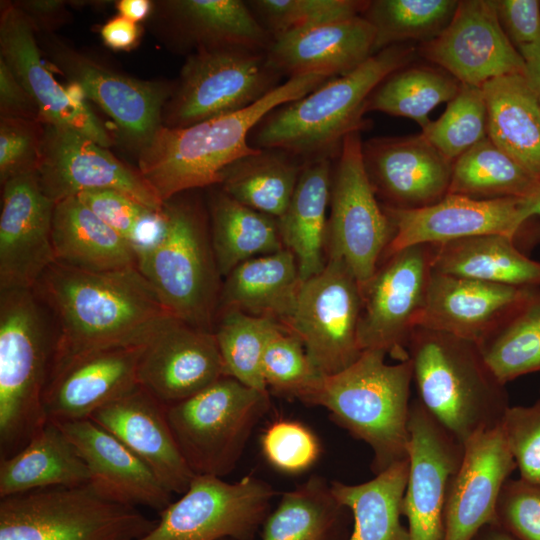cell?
I'll use <instances>...</instances> for the list:
<instances>
[{"instance_id":"cell-1","label":"cell","mask_w":540,"mask_h":540,"mask_svg":"<svg viewBox=\"0 0 540 540\" xmlns=\"http://www.w3.org/2000/svg\"><path fill=\"white\" fill-rule=\"evenodd\" d=\"M33 291L56 329L49 376L94 352L145 346L173 317L138 268L92 272L54 262Z\"/></svg>"},{"instance_id":"cell-2","label":"cell","mask_w":540,"mask_h":540,"mask_svg":"<svg viewBox=\"0 0 540 540\" xmlns=\"http://www.w3.org/2000/svg\"><path fill=\"white\" fill-rule=\"evenodd\" d=\"M330 78L325 73L291 77L240 111L188 127L162 126L140 150L139 172L164 202L189 189L220 184L229 165L258 150L250 145L249 137L268 113Z\"/></svg>"},{"instance_id":"cell-3","label":"cell","mask_w":540,"mask_h":540,"mask_svg":"<svg viewBox=\"0 0 540 540\" xmlns=\"http://www.w3.org/2000/svg\"><path fill=\"white\" fill-rule=\"evenodd\" d=\"M414 54L415 48L406 43L387 47L350 73L277 107L252 130L250 145L282 149L304 162L338 156L344 138L366 125L363 115L373 90Z\"/></svg>"},{"instance_id":"cell-4","label":"cell","mask_w":540,"mask_h":540,"mask_svg":"<svg viewBox=\"0 0 540 540\" xmlns=\"http://www.w3.org/2000/svg\"><path fill=\"white\" fill-rule=\"evenodd\" d=\"M407 352L418 399L458 440L501 424L510 406L506 384L477 343L416 327Z\"/></svg>"},{"instance_id":"cell-5","label":"cell","mask_w":540,"mask_h":540,"mask_svg":"<svg viewBox=\"0 0 540 540\" xmlns=\"http://www.w3.org/2000/svg\"><path fill=\"white\" fill-rule=\"evenodd\" d=\"M386 355L381 350H363L349 367L324 376L311 401L328 409L335 422L368 444L374 474L408 458L413 366L409 358L388 364Z\"/></svg>"},{"instance_id":"cell-6","label":"cell","mask_w":540,"mask_h":540,"mask_svg":"<svg viewBox=\"0 0 540 540\" xmlns=\"http://www.w3.org/2000/svg\"><path fill=\"white\" fill-rule=\"evenodd\" d=\"M33 290L0 292V454L22 449L48 421L43 396L56 329Z\"/></svg>"},{"instance_id":"cell-7","label":"cell","mask_w":540,"mask_h":540,"mask_svg":"<svg viewBox=\"0 0 540 540\" xmlns=\"http://www.w3.org/2000/svg\"><path fill=\"white\" fill-rule=\"evenodd\" d=\"M156 523L136 507L101 497L89 484L0 500V540H139Z\"/></svg>"},{"instance_id":"cell-8","label":"cell","mask_w":540,"mask_h":540,"mask_svg":"<svg viewBox=\"0 0 540 540\" xmlns=\"http://www.w3.org/2000/svg\"><path fill=\"white\" fill-rule=\"evenodd\" d=\"M167 227L158 244L138 255V269L175 318L213 331L220 273L195 207L166 202Z\"/></svg>"},{"instance_id":"cell-9","label":"cell","mask_w":540,"mask_h":540,"mask_svg":"<svg viewBox=\"0 0 540 540\" xmlns=\"http://www.w3.org/2000/svg\"><path fill=\"white\" fill-rule=\"evenodd\" d=\"M269 405V394L223 376L195 395L166 407V417L191 471L221 478L235 468Z\"/></svg>"},{"instance_id":"cell-10","label":"cell","mask_w":540,"mask_h":540,"mask_svg":"<svg viewBox=\"0 0 540 540\" xmlns=\"http://www.w3.org/2000/svg\"><path fill=\"white\" fill-rule=\"evenodd\" d=\"M265 51L244 47L201 49L182 66L163 113V126L182 128L237 112L258 102L281 83Z\"/></svg>"},{"instance_id":"cell-11","label":"cell","mask_w":540,"mask_h":540,"mask_svg":"<svg viewBox=\"0 0 540 540\" xmlns=\"http://www.w3.org/2000/svg\"><path fill=\"white\" fill-rule=\"evenodd\" d=\"M361 310L356 277L342 259L329 257L321 272L302 281L293 312L282 326L301 341L315 369L330 376L362 353Z\"/></svg>"},{"instance_id":"cell-12","label":"cell","mask_w":540,"mask_h":540,"mask_svg":"<svg viewBox=\"0 0 540 540\" xmlns=\"http://www.w3.org/2000/svg\"><path fill=\"white\" fill-rule=\"evenodd\" d=\"M360 131L348 134L332 173L327 221L328 258L342 259L360 287L375 273L395 229L370 184Z\"/></svg>"},{"instance_id":"cell-13","label":"cell","mask_w":540,"mask_h":540,"mask_svg":"<svg viewBox=\"0 0 540 540\" xmlns=\"http://www.w3.org/2000/svg\"><path fill=\"white\" fill-rule=\"evenodd\" d=\"M272 487L246 476L235 483L195 475L181 498L139 540H253L269 514Z\"/></svg>"},{"instance_id":"cell-14","label":"cell","mask_w":540,"mask_h":540,"mask_svg":"<svg viewBox=\"0 0 540 540\" xmlns=\"http://www.w3.org/2000/svg\"><path fill=\"white\" fill-rule=\"evenodd\" d=\"M436 244H417L385 256L361 288L358 328L363 350L384 351L399 361L424 308Z\"/></svg>"},{"instance_id":"cell-15","label":"cell","mask_w":540,"mask_h":540,"mask_svg":"<svg viewBox=\"0 0 540 540\" xmlns=\"http://www.w3.org/2000/svg\"><path fill=\"white\" fill-rule=\"evenodd\" d=\"M36 174L43 192L55 203L86 191L112 190L152 210L165 209L166 202L139 171L72 129L45 125Z\"/></svg>"},{"instance_id":"cell-16","label":"cell","mask_w":540,"mask_h":540,"mask_svg":"<svg viewBox=\"0 0 540 540\" xmlns=\"http://www.w3.org/2000/svg\"><path fill=\"white\" fill-rule=\"evenodd\" d=\"M520 203V198L475 199L447 194L437 203L419 209L383 206L395 229L383 258L417 244H442L487 234L511 237L524 252L540 242V228L535 219H523Z\"/></svg>"},{"instance_id":"cell-17","label":"cell","mask_w":540,"mask_h":540,"mask_svg":"<svg viewBox=\"0 0 540 540\" xmlns=\"http://www.w3.org/2000/svg\"><path fill=\"white\" fill-rule=\"evenodd\" d=\"M408 478L403 516L409 540H442L451 480L463 458L464 444L417 398L409 415Z\"/></svg>"},{"instance_id":"cell-18","label":"cell","mask_w":540,"mask_h":540,"mask_svg":"<svg viewBox=\"0 0 540 540\" xmlns=\"http://www.w3.org/2000/svg\"><path fill=\"white\" fill-rule=\"evenodd\" d=\"M420 53L465 85L482 87L498 77L526 73L489 0L459 1L448 26L423 43Z\"/></svg>"},{"instance_id":"cell-19","label":"cell","mask_w":540,"mask_h":540,"mask_svg":"<svg viewBox=\"0 0 540 540\" xmlns=\"http://www.w3.org/2000/svg\"><path fill=\"white\" fill-rule=\"evenodd\" d=\"M0 214V292L33 290L56 262L52 243L55 207L36 172L2 184Z\"/></svg>"},{"instance_id":"cell-20","label":"cell","mask_w":540,"mask_h":540,"mask_svg":"<svg viewBox=\"0 0 540 540\" xmlns=\"http://www.w3.org/2000/svg\"><path fill=\"white\" fill-rule=\"evenodd\" d=\"M1 59L38 108L41 123L77 131L109 148L112 140L78 91L64 88L41 59L34 26L16 4L1 5Z\"/></svg>"},{"instance_id":"cell-21","label":"cell","mask_w":540,"mask_h":540,"mask_svg":"<svg viewBox=\"0 0 540 540\" xmlns=\"http://www.w3.org/2000/svg\"><path fill=\"white\" fill-rule=\"evenodd\" d=\"M49 52L80 94L110 116L140 150L163 126L164 103L171 96L166 85L124 76L61 44H53Z\"/></svg>"},{"instance_id":"cell-22","label":"cell","mask_w":540,"mask_h":540,"mask_svg":"<svg viewBox=\"0 0 540 540\" xmlns=\"http://www.w3.org/2000/svg\"><path fill=\"white\" fill-rule=\"evenodd\" d=\"M362 154L370 184L384 207L424 208L448 194L453 161L421 133L372 138L362 143Z\"/></svg>"},{"instance_id":"cell-23","label":"cell","mask_w":540,"mask_h":540,"mask_svg":"<svg viewBox=\"0 0 540 540\" xmlns=\"http://www.w3.org/2000/svg\"><path fill=\"white\" fill-rule=\"evenodd\" d=\"M137 376L165 407L195 395L225 376L214 332L170 318L144 346Z\"/></svg>"},{"instance_id":"cell-24","label":"cell","mask_w":540,"mask_h":540,"mask_svg":"<svg viewBox=\"0 0 540 540\" xmlns=\"http://www.w3.org/2000/svg\"><path fill=\"white\" fill-rule=\"evenodd\" d=\"M463 444V458L447 494L442 540H473L484 526L495 524L502 487L516 469L501 424Z\"/></svg>"},{"instance_id":"cell-25","label":"cell","mask_w":540,"mask_h":540,"mask_svg":"<svg viewBox=\"0 0 540 540\" xmlns=\"http://www.w3.org/2000/svg\"><path fill=\"white\" fill-rule=\"evenodd\" d=\"M531 287H516L432 271L417 327L479 346L518 309Z\"/></svg>"},{"instance_id":"cell-26","label":"cell","mask_w":540,"mask_h":540,"mask_svg":"<svg viewBox=\"0 0 540 540\" xmlns=\"http://www.w3.org/2000/svg\"><path fill=\"white\" fill-rule=\"evenodd\" d=\"M144 346L115 348L74 359L53 372L43 407L54 422L90 419L100 408L135 389Z\"/></svg>"},{"instance_id":"cell-27","label":"cell","mask_w":540,"mask_h":540,"mask_svg":"<svg viewBox=\"0 0 540 540\" xmlns=\"http://www.w3.org/2000/svg\"><path fill=\"white\" fill-rule=\"evenodd\" d=\"M90 419L142 460L170 493L188 489L195 474L174 439L166 407L143 387L98 409Z\"/></svg>"},{"instance_id":"cell-28","label":"cell","mask_w":540,"mask_h":540,"mask_svg":"<svg viewBox=\"0 0 540 540\" xmlns=\"http://www.w3.org/2000/svg\"><path fill=\"white\" fill-rule=\"evenodd\" d=\"M54 422V421H53ZM85 462L89 485L103 498L160 513L170 493L152 470L115 436L91 419L55 422Z\"/></svg>"},{"instance_id":"cell-29","label":"cell","mask_w":540,"mask_h":540,"mask_svg":"<svg viewBox=\"0 0 540 540\" xmlns=\"http://www.w3.org/2000/svg\"><path fill=\"white\" fill-rule=\"evenodd\" d=\"M375 31L363 17L325 23L273 38L268 65L289 78L325 73L343 76L374 55Z\"/></svg>"},{"instance_id":"cell-30","label":"cell","mask_w":540,"mask_h":540,"mask_svg":"<svg viewBox=\"0 0 540 540\" xmlns=\"http://www.w3.org/2000/svg\"><path fill=\"white\" fill-rule=\"evenodd\" d=\"M161 7L175 40L185 48L266 51L272 41L246 1L172 0Z\"/></svg>"},{"instance_id":"cell-31","label":"cell","mask_w":540,"mask_h":540,"mask_svg":"<svg viewBox=\"0 0 540 540\" xmlns=\"http://www.w3.org/2000/svg\"><path fill=\"white\" fill-rule=\"evenodd\" d=\"M52 243L56 262L92 272L138 268L131 244L76 196L55 203Z\"/></svg>"},{"instance_id":"cell-32","label":"cell","mask_w":540,"mask_h":540,"mask_svg":"<svg viewBox=\"0 0 540 540\" xmlns=\"http://www.w3.org/2000/svg\"><path fill=\"white\" fill-rule=\"evenodd\" d=\"M482 90L488 138L540 182V99L526 74L495 78Z\"/></svg>"},{"instance_id":"cell-33","label":"cell","mask_w":540,"mask_h":540,"mask_svg":"<svg viewBox=\"0 0 540 540\" xmlns=\"http://www.w3.org/2000/svg\"><path fill=\"white\" fill-rule=\"evenodd\" d=\"M302 280L297 260L287 248L235 267L221 288L222 309L270 317L283 324L292 314Z\"/></svg>"},{"instance_id":"cell-34","label":"cell","mask_w":540,"mask_h":540,"mask_svg":"<svg viewBox=\"0 0 540 540\" xmlns=\"http://www.w3.org/2000/svg\"><path fill=\"white\" fill-rule=\"evenodd\" d=\"M331 180V159L304 162L291 201L277 219L283 245L294 254L302 281L318 274L326 265L323 251Z\"/></svg>"},{"instance_id":"cell-35","label":"cell","mask_w":540,"mask_h":540,"mask_svg":"<svg viewBox=\"0 0 540 540\" xmlns=\"http://www.w3.org/2000/svg\"><path fill=\"white\" fill-rule=\"evenodd\" d=\"M89 479L78 451L50 420L22 449L0 459V498L48 487L86 485Z\"/></svg>"},{"instance_id":"cell-36","label":"cell","mask_w":540,"mask_h":540,"mask_svg":"<svg viewBox=\"0 0 540 540\" xmlns=\"http://www.w3.org/2000/svg\"><path fill=\"white\" fill-rule=\"evenodd\" d=\"M433 270L516 287H540V262L530 259L513 238L501 234L436 244Z\"/></svg>"},{"instance_id":"cell-37","label":"cell","mask_w":540,"mask_h":540,"mask_svg":"<svg viewBox=\"0 0 540 540\" xmlns=\"http://www.w3.org/2000/svg\"><path fill=\"white\" fill-rule=\"evenodd\" d=\"M408 478V458L361 484L330 483L331 491L353 517L347 540H409L401 522Z\"/></svg>"},{"instance_id":"cell-38","label":"cell","mask_w":540,"mask_h":540,"mask_svg":"<svg viewBox=\"0 0 540 540\" xmlns=\"http://www.w3.org/2000/svg\"><path fill=\"white\" fill-rule=\"evenodd\" d=\"M304 161L277 148L258 149L223 172L222 191L258 212L279 219L296 189Z\"/></svg>"},{"instance_id":"cell-39","label":"cell","mask_w":540,"mask_h":540,"mask_svg":"<svg viewBox=\"0 0 540 540\" xmlns=\"http://www.w3.org/2000/svg\"><path fill=\"white\" fill-rule=\"evenodd\" d=\"M319 476L286 492L268 514L261 540H347L348 516Z\"/></svg>"},{"instance_id":"cell-40","label":"cell","mask_w":540,"mask_h":540,"mask_svg":"<svg viewBox=\"0 0 540 540\" xmlns=\"http://www.w3.org/2000/svg\"><path fill=\"white\" fill-rule=\"evenodd\" d=\"M211 245L221 276L239 264L284 248L278 220L241 204L222 190L210 203Z\"/></svg>"},{"instance_id":"cell-41","label":"cell","mask_w":540,"mask_h":540,"mask_svg":"<svg viewBox=\"0 0 540 540\" xmlns=\"http://www.w3.org/2000/svg\"><path fill=\"white\" fill-rule=\"evenodd\" d=\"M539 183L487 137L453 162L448 194L475 199H523Z\"/></svg>"},{"instance_id":"cell-42","label":"cell","mask_w":540,"mask_h":540,"mask_svg":"<svg viewBox=\"0 0 540 540\" xmlns=\"http://www.w3.org/2000/svg\"><path fill=\"white\" fill-rule=\"evenodd\" d=\"M459 89L460 83L449 74L427 67H404L373 90L366 112L409 118L423 129L431 121L429 113L441 103H449Z\"/></svg>"},{"instance_id":"cell-43","label":"cell","mask_w":540,"mask_h":540,"mask_svg":"<svg viewBox=\"0 0 540 540\" xmlns=\"http://www.w3.org/2000/svg\"><path fill=\"white\" fill-rule=\"evenodd\" d=\"M480 348L504 384L540 371V287L530 288L518 309Z\"/></svg>"},{"instance_id":"cell-44","label":"cell","mask_w":540,"mask_h":540,"mask_svg":"<svg viewBox=\"0 0 540 540\" xmlns=\"http://www.w3.org/2000/svg\"><path fill=\"white\" fill-rule=\"evenodd\" d=\"M456 0H373L362 16L375 31L374 54L415 40L422 44L436 38L450 23Z\"/></svg>"},{"instance_id":"cell-45","label":"cell","mask_w":540,"mask_h":540,"mask_svg":"<svg viewBox=\"0 0 540 540\" xmlns=\"http://www.w3.org/2000/svg\"><path fill=\"white\" fill-rule=\"evenodd\" d=\"M281 325L270 317L254 316L237 309H222L213 332L225 376L269 394L262 375V357L268 339Z\"/></svg>"},{"instance_id":"cell-46","label":"cell","mask_w":540,"mask_h":540,"mask_svg":"<svg viewBox=\"0 0 540 540\" xmlns=\"http://www.w3.org/2000/svg\"><path fill=\"white\" fill-rule=\"evenodd\" d=\"M421 135L451 161L487 138V107L482 87L460 84L443 114Z\"/></svg>"},{"instance_id":"cell-47","label":"cell","mask_w":540,"mask_h":540,"mask_svg":"<svg viewBox=\"0 0 540 540\" xmlns=\"http://www.w3.org/2000/svg\"><path fill=\"white\" fill-rule=\"evenodd\" d=\"M262 375L268 391L307 404H311L324 377L311 363L301 341L282 325L265 346Z\"/></svg>"},{"instance_id":"cell-48","label":"cell","mask_w":540,"mask_h":540,"mask_svg":"<svg viewBox=\"0 0 540 540\" xmlns=\"http://www.w3.org/2000/svg\"><path fill=\"white\" fill-rule=\"evenodd\" d=\"M102 221L124 237L138 255L160 242L167 227L166 205L152 210L112 190L86 191L76 196Z\"/></svg>"},{"instance_id":"cell-49","label":"cell","mask_w":540,"mask_h":540,"mask_svg":"<svg viewBox=\"0 0 540 540\" xmlns=\"http://www.w3.org/2000/svg\"><path fill=\"white\" fill-rule=\"evenodd\" d=\"M246 3L272 39L362 16L368 5L364 0H249Z\"/></svg>"},{"instance_id":"cell-50","label":"cell","mask_w":540,"mask_h":540,"mask_svg":"<svg viewBox=\"0 0 540 540\" xmlns=\"http://www.w3.org/2000/svg\"><path fill=\"white\" fill-rule=\"evenodd\" d=\"M261 447L267 461L286 473L307 470L320 453L316 436L303 424L289 420L271 424L262 435Z\"/></svg>"},{"instance_id":"cell-51","label":"cell","mask_w":540,"mask_h":540,"mask_svg":"<svg viewBox=\"0 0 540 540\" xmlns=\"http://www.w3.org/2000/svg\"><path fill=\"white\" fill-rule=\"evenodd\" d=\"M501 428L520 479L540 485V398L529 406H509Z\"/></svg>"},{"instance_id":"cell-52","label":"cell","mask_w":540,"mask_h":540,"mask_svg":"<svg viewBox=\"0 0 540 540\" xmlns=\"http://www.w3.org/2000/svg\"><path fill=\"white\" fill-rule=\"evenodd\" d=\"M495 522L515 540H540V485L509 478L499 495Z\"/></svg>"},{"instance_id":"cell-53","label":"cell","mask_w":540,"mask_h":540,"mask_svg":"<svg viewBox=\"0 0 540 540\" xmlns=\"http://www.w3.org/2000/svg\"><path fill=\"white\" fill-rule=\"evenodd\" d=\"M39 122L1 117L0 121V180H7L29 172H36L44 129Z\"/></svg>"},{"instance_id":"cell-54","label":"cell","mask_w":540,"mask_h":540,"mask_svg":"<svg viewBox=\"0 0 540 540\" xmlns=\"http://www.w3.org/2000/svg\"><path fill=\"white\" fill-rule=\"evenodd\" d=\"M502 27L519 53L540 45V4L536 0L494 1Z\"/></svg>"},{"instance_id":"cell-55","label":"cell","mask_w":540,"mask_h":540,"mask_svg":"<svg viewBox=\"0 0 540 540\" xmlns=\"http://www.w3.org/2000/svg\"><path fill=\"white\" fill-rule=\"evenodd\" d=\"M1 117L20 118L41 123L34 101L6 63L0 58Z\"/></svg>"},{"instance_id":"cell-56","label":"cell","mask_w":540,"mask_h":540,"mask_svg":"<svg viewBox=\"0 0 540 540\" xmlns=\"http://www.w3.org/2000/svg\"><path fill=\"white\" fill-rule=\"evenodd\" d=\"M104 43L115 50H130L140 37V29L136 23L118 15L108 20L100 30Z\"/></svg>"},{"instance_id":"cell-57","label":"cell","mask_w":540,"mask_h":540,"mask_svg":"<svg viewBox=\"0 0 540 540\" xmlns=\"http://www.w3.org/2000/svg\"><path fill=\"white\" fill-rule=\"evenodd\" d=\"M16 5L28 17L34 28L53 25L64 12V2L59 0L22 1Z\"/></svg>"},{"instance_id":"cell-58","label":"cell","mask_w":540,"mask_h":540,"mask_svg":"<svg viewBox=\"0 0 540 540\" xmlns=\"http://www.w3.org/2000/svg\"><path fill=\"white\" fill-rule=\"evenodd\" d=\"M151 7L148 0H120L116 3L119 15L136 24L147 18Z\"/></svg>"},{"instance_id":"cell-59","label":"cell","mask_w":540,"mask_h":540,"mask_svg":"<svg viewBox=\"0 0 540 540\" xmlns=\"http://www.w3.org/2000/svg\"><path fill=\"white\" fill-rule=\"evenodd\" d=\"M525 61L526 76L540 99V45L520 53Z\"/></svg>"},{"instance_id":"cell-60","label":"cell","mask_w":540,"mask_h":540,"mask_svg":"<svg viewBox=\"0 0 540 540\" xmlns=\"http://www.w3.org/2000/svg\"><path fill=\"white\" fill-rule=\"evenodd\" d=\"M520 210L525 221L540 218V183L530 196L521 199Z\"/></svg>"},{"instance_id":"cell-61","label":"cell","mask_w":540,"mask_h":540,"mask_svg":"<svg viewBox=\"0 0 540 540\" xmlns=\"http://www.w3.org/2000/svg\"><path fill=\"white\" fill-rule=\"evenodd\" d=\"M473 540H515L497 524L484 526L473 538Z\"/></svg>"},{"instance_id":"cell-62","label":"cell","mask_w":540,"mask_h":540,"mask_svg":"<svg viewBox=\"0 0 540 540\" xmlns=\"http://www.w3.org/2000/svg\"><path fill=\"white\" fill-rule=\"evenodd\" d=\"M539 393H540V390H539Z\"/></svg>"}]
</instances>
